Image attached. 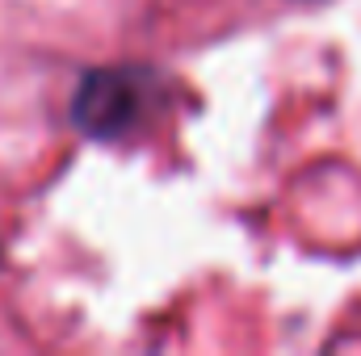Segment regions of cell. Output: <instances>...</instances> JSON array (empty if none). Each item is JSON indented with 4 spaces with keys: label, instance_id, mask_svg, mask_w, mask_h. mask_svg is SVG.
Wrapping results in <instances>:
<instances>
[{
    "label": "cell",
    "instance_id": "cell-1",
    "mask_svg": "<svg viewBox=\"0 0 361 356\" xmlns=\"http://www.w3.org/2000/svg\"><path fill=\"white\" fill-rule=\"evenodd\" d=\"M147 84L143 68H92L72 92V126L97 143L122 139L147 109Z\"/></svg>",
    "mask_w": 361,
    "mask_h": 356
}]
</instances>
